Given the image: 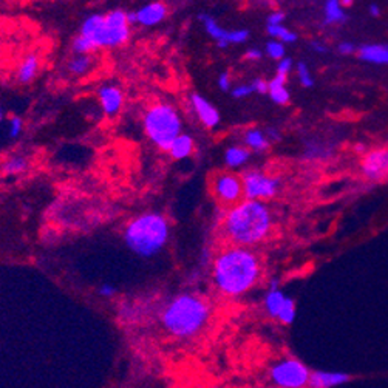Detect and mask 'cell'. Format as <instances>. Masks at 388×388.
<instances>
[{
  "label": "cell",
  "instance_id": "obj_42",
  "mask_svg": "<svg viewBox=\"0 0 388 388\" xmlns=\"http://www.w3.org/2000/svg\"><path fill=\"white\" fill-rule=\"evenodd\" d=\"M3 119V112H2V108H0V122H2Z\"/></svg>",
  "mask_w": 388,
  "mask_h": 388
},
{
  "label": "cell",
  "instance_id": "obj_22",
  "mask_svg": "<svg viewBox=\"0 0 388 388\" xmlns=\"http://www.w3.org/2000/svg\"><path fill=\"white\" fill-rule=\"evenodd\" d=\"M244 144H246L249 151L263 152L268 149L269 141L264 132L258 130V128H249V130L244 133Z\"/></svg>",
  "mask_w": 388,
  "mask_h": 388
},
{
  "label": "cell",
  "instance_id": "obj_20",
  "mask_svg": "<svg viewBox=\"0 0 388 388\" xmlns=\"http://www.w3.org/2000/svg\"><path fill=\"white\" fill-rule=\"evenodd\" d=\"M30 167V162L28 160L25 158L22 155H12L8 156L3 162L2 166H0V172L3 175H8V176H16L20 174H25L26 170Z\"/></svg>",
  "mask_w": 388,
  "mask_h": 388
},
{
  "label": "cell",
  "instance_id": "obj_11",
  "mask_svg": "<svg viewBox=\"0 0 388 388\" xmlns=\"http://www.w3.org/2000/svg\"><path fill=\"white\" fill-rule=\"evenodd\" d=\"M362 174L370 181H382L388 176V151L376 149L364 156Z\"/></svg>",
  "mask_w": 388,
  "mask_h": 388
},
{
  "label": "cell",
  "instance_id": "obj_19",
  "mask_svg": "<svg viewBox=\"0 0 388 388\" xmlns=\"http://www.w3.org/2000/svg\"><path fill=\"white\" fill-rule=\"evenodd\" d=\"M192 152H194V140L192 136H189L186 133L180 135L169 149L170 156L175 160H185L187 156L192 155Z\"/></svg>",
  "mask_w": 388,
  "mask_h": 388
},
{
  "label": "cell",
  "instance_id": "obj_36",
  "mask_svg": "<svg viewBox=\"0 0 388 388\" xmlns=\"http://www.w3.org/2000/svg\"><path fill=\"white\" fill-rule=\"evenodd\" d=\"M251 84H253L255 93H267L268 92V83H264L263 79H254Z\"/></svg>",
  "mask_w": 388,
  "mask_h": 388
},
{
  "label": "cell",
  "instance_id": "obj_23",
  "mask_svg": "<svg viewBox=\"0 0 388 388\" xmlns=\"http://www.w3.org/2000/svg\"><path fill=\"white\" fill-rule=\"evenodd\" d=\"M323 16H325V24L328 25L344 24L346 20L344 6L340 5V2H337V0H328V2L325 3Z\"/></svg>",
  "mask_w": 388,
  "mask_h": 388
},
{
  "label": "cell",
  "instance_id": "obj_34",
  "mask_svg": "<svg viewBox=\"0 0 388 388\" xmlns=\"http://www.w3.org/2000/svg\"><path fill=\"white\" fill-rule=\"evenodd\" d=\"M219 87L221 88L223 92H228L229 88H230V76H229L228 71L221 73L220 76H219Z\"/></svg>",
  "mask_w": 388,
  "mask_h": 388
},
{
  "label": "cell",
  "instance_id": "obj_32",
  "mask_svg": "<svg viewBox=\"0 0 388 388\" xmlns=\"http://www.w3.org/2000/svg\"><path fill=\"white\" fill-rule=\"evenodd\" d=\"M292 68V60L288 58H283L282 60H278L277 64V74H283V76H288Z\"/></svg>",
  "mask_w": 388,
  "mask_h": 388
},
{
  "label": "cell",
  "instance_id": "obj_24",
  "mask_svg": "<svg viewBox=\"0 0 388 388\" xmlns=\"http://www.w3.org/2000/svg\"><path fill=\"white\" fill-rule=\"evenodd\" d=\"M288 297H285L283 292L280 289H269L264 298V308H267L268 314L271 317H278V312L282 311L285 302H287Z\"/></svg>",
  "mask_w": 388,
  "mask_h": 388
},
{
  "label": "cell",
  "instance_id": "obj_25",
  "mask_svg": "<svg viewBox=\"0 0 388 388\" xmlns=\"http://www.w3.org/2000/svg\"><path fill=\"white\" fill-rule=\"evenodd\" d=\"M67 68L68 73L73 74V76H84V74L90 71V68H93V58L74 54V56L68 60Z\"/></svg>",
  "mask_w": 388,
  "mask_h": 388
},
{
  "label": "cell",
  "instance_id": "obj_16",
  "mask_svg": "<svg viewBox=\"0 0 388 388\" xmlns=\"http://www.w3.org/2000/svg\"><path fill=\"white\" fill-rule=\"evenodd\" d=\"M359 58L364 62L376 64V65H388V45L382 44H369L362 45L359 49Z\"/></svg>",
  "mask_w": 388,
  "mask_h": 388
},
{
  "label": "cell",
  "instance_id": "obj_4",
  "mask_svg": "<svg viewBox=\"0 0 388 388\" xmlns=\"http://www.w3.org/2000/svg\"><path fill=\"white\" fill-rule=\"evenodd\" d=\"M170 237L169 220L158 212L141 214L124 229L126 246L140 257H153L166 248Z\"/></svg>",
  "mask_w": 388,
  "mask_h": 388
},
{
  "label": "cell",
  "instance_id": "obj_38",
  "mask_svg": "<svg viewBox=\"0 0 388 388\" xmlns=\"http://www.w3.org/2000/svg\"><path fill=\"white\" fill-rule=\"evenodd\" d=\"M355 45H353L351 42H342L339 45V51L342 53V54H351V53H355Z\"/></svg>",
  "mask_w": 388,
  "mask_h": 388
},
{
  "label": "cell",
  "instance_id": "obj_39",
  "mask_svg": "<svg viewBox=\"0 0 388 388\" xmlns=\"http://www.w3.org/2000/svg\"><path fill=\"white\" fill-rule=\"evenodd\" d=\"M264 135H267L268 141H269V140H272V141L278 140V130H277V128L269 127V128H267V130H264Z\"/></svg>",
  "mask_w": 388,
  "mask_h": 388
},
{
  "label": "cell",
  "instance_id": "obj_18",
  "mask_svg": "<svg viewBox=\"0 0 388 388\" xmlns=\"http://www.w3.org/2000/svg\"><path fill=\"white\" fill-rule=\"evenodd\" d=\"M287 78L283 74H276L274 79L268 83V93L276 104L285 106L289 102V92L287 88Z\"/></svg>",
  "mask_w": 388,
  "mask_h": 388
},
{
  "label": "cell",
  "instance_id": "obj_12",
  "mask_svg": "<svg viewBox=\"0 0 388 388\" xmlns=\"http://www.w3.org/2000/svg\"><path fill=\"white\" fill-rule=\"evenodd\" d=\"M98 99L107 117H117L124 104V94L117 85H102L98 90Z\"/></svg>",
  "mask_w": 388,
  "mask_h": 388
},
{
  "label": "cell",
  "instance_id": "obj_28",
  "mask_svg": "<svg viewBox=\"0 0 388 388\" xmlns=\"http://www.w3.org/2000/svg\"><path fill=\"white\" fill-rule=\"evenodd\" d=\"M267 53L271 59H283L285 56V47L280 40H271L267 45Z\"/></svg>",
  "mask_w": 388,
  "mask_h": 388
},
{
  "label": "cell",
  "instance_id": "obj_7",
  "mask_svg": "<svg viewBox=\"0 0 388 388\" xmlns=\"http://www.w3.org/2000/svg\"><path fill=\"white\" fill-rule=\"evenodd\" d=\"M308 366L297 359H283L271 369V379L280 388H303L310 384Z\"/></svg>",
  "mask_w": 388,
  "mask_h": 388
},
{
  "label": "cell",
  "instance_id": "obj_3",
  "mask_svg": "<svg viewBox=\"0 0 388 388\" xmlns=\"http://www.w3.org/2000/svg\"><path fill=\"white\" fill-rule=\"evenodd\" d=\"M210 317V306L196 294H178L162 310L161 323L175 337L187 339L200 332Z\"/></svg>",
  "mask_w": 388,
  "mask_h": 388
},
{
  "label": "cell",
  "instance_id": "obj_6",
  "mask_svg": "<svg viewBox=\"0 0 388 388\" xmlns=\"http://www.w3.org/2000/svg\"><path fill=\"white\" fill-rule=\"evenodd\" d=\"M142 127H144L147 138L161 151L167 152L172 142L183 135L180 113L167 102H156L149 107L142 117Z\"/></svg>",
  "mask_w": 388,
  "mask_h": 388
},
{
  "label": "cell",
  "instance_id": "obj_17",
  "mask_svg": "<svg viewBox=\"0 0 388 388\" xmlns=\"http://www.w3.org/2000/svg\"><path fill=\"white\" fill-rule=\"evenodd\" d=\"M40 70V60L36 54H28L17 68V81L22 84H30L37 76Z\"/></svg>",
  "mask_w": 388,
  "mask_h": 388
},
{
  "label": "cell",
  "instance_id": "obj_29",
  "mask_svg": "<svg viewBox=\"0 0 388 388\" xmlns=\"http://www.w3.org/2000/svg\"><path fill=\"white\" fill-rule=\"evenodd\" d=\"M297 74H298V81L303 87H311L312 85V76L310 73V68L305 62H298L297 64Z\"/></svg>",
  "mask_w": 388,
  "mask_h": 388
},
{
  "label": "cell",
  "instance_id": "obj_33",
  "mask_svg": "<svg viewBox=\"0 0 388 388\" xmlns=\"http://www.w3.org/2000/svg\"><path fill=\"white\" fill-rule=\"evenodd\" d=\"M99 294L102 296V297H113L115 294H117V288L113 287V285H110V283H104V285H101L99 287Z\"/></svg>",
  "mask_w": 388,
  "mask_h": 388
},
{
  "label": "cell",
  "instance_id": "obj_9",
  "mask_svg": "<svg viewBox=\"0 0 388 388\" xmlns=\"http://www.w3.org/2000/svg\"><path fill=\"white\" fill-rule=\"evenodd\" d=\"M210 189L217 200L224 206H235L243 199V183L240 176L229 172L215 174L210 181Z\"/></svg>",
  "mask_w": 388,
  "mask_h": 388
},
{
  "label": "cell",
  "instance_id": "obj_2",
  "mask_svg": "<svg viewBox=\"0 0 388 388\" xmlns=\"http://www.w3.org/2000/svg\"><path fill=\"white\" fill-rule=\"evenodd\" d=\"M221 228L233 246L249 249L267 240L271 234V210L262 201L243 200L224 214Z\"/></svg>",
  "mask_w": 388,
  "mask_h": 388
},
{
  "label": "cell",
  "instance_id": "obj_5",
  "mask_svg": "<svg viewBox=\"0 0 388 388\" xmlns=\"http://www.w3.org/2000/svg\"><path fill=\"white\" fill-rule=\"evenodd\" d=\"M79 36L85 37L94 50L124 45L130 37L127 12L118 8L110 10L106 15L88 16L81 25Z\"/></svg>",
  "mask_w": 388,
  "mask_h": 388
},
{
  "label": "cell",
  "instance_id": "obj_21",
  "mask_svg": "<svg viewBox=\"0 0 388 388\" xmlns=\"http://www.w3.org/2000/svg\"><path fill=\"white\" fill-rule=\"evenodd\" d=\"M251 158V152L248 147H243V146H233L229 147L226 153H224V161H226V165L233 169L237 167H242L243 165H246Z\"/></svg>",
  "mask_w": 388,
  "mask_h": 388
},
{
  "label": "cell",
  "instance_id": "obj_26",
  "mask_svg": "<svg viewBox=\"0 0 388 388\" xmlns=\"http://www.w3.org/2000/svg\"><path fill=\"white\" fill-rule=\"evenodd\" d=\"M267 30L269 33V36L278 39L282 44L296 42V40H297V34L287 30L283 25H268Z\"/></svg>",
  "mask_w": 388,
  "mask_h": 388
},
{
  "label": "cell",
  "instance_id": "obj_13",
  "mask_svg": "<svg viewBox=\"0 0 388 388\" xmlns=\"http://www.w3.org/2000/svg\"><path fill=\"white\" fill-rule=\"evenodd\" d=\"M190 102H192V108L196 113V117L203 122V126H206L208 128H215L220 124V113L217 110L215 106L210 104V102L201 96L199 93H194L190 96Z\"/></svg>",
  "mask_w": 388,
  "mask_h": 388
},
{
  "label": "cell",
  "instance_id": "obj_14",
  "mask_svg": "<svg viewBox=\"0 0 388 388\" xmlns=\"http://www.w3.org/2000/svg\"><path fill=\"white\" fill-rule=\"evenodd\" d=\"M167 16V6L161 2H152L140 10H136V24L142 26H153L166 19Z\"/></svg>",
  "mask_w": 388,
  "mask_h": 388
},
{
  "label": "cell",
  "instance_id": "obj_10",
  "mask_svg": "<svg viewBox=\"0 0 388 388\" xmlns=\"http://www.w3.org/2000/svg\"><path fill=\"white\" fill-rule=\"evenodd\" d=\"M204 30L212 37L220 49H226L229 44H243L249 37L248 30H224L217 20L209 15H200Z\"/></svg>",
  "mask_w": 388,
  "mask_h": 388
},
{
  "label": "cell",
  "instance_id": "obj_8",
  "mask_svg": "<svg viewBox=\"0 0 388 388\" xmlns=\"http://www.w3.org/2000/svg\"><path fill=\"white\" fill-rule=\"evenodd\" d=\"M243 183V195L246 200L253 201H264L271 200L277 195L280 189V181L274 176H269L258 170H251L242 176Z\"/></svg>",
  "mask_w": 388,
  "mask_h": 388
},
{
  "label": "cell",
  "instance_id": "obj_1",
  "mask_svg": "<svg viewBox=\"0 0 388 388\" xmlns=\"http://www.w3.org/2000/svg\"><path fill=\"white\" fill-rule=\"evenodd\" d=\"M260 260L248 248L228 246L214 258V285L223 296L240 297L246 294L260 280Z\"/></svg>",
  "mask_w": 388,
  "mask_h": 388
},
{
  "label": "cell",
  "instance_id": "obj_37",
  "mask_svg": "<svg viewBox=\"0 0 388 388\" xmlns=\"http://www.w3.org/2000/svg\"><path fill=\"white\" fill-rule=\"evenodd\" d=\"M263 56V51L260 49H257V47H253V49H249L246 51V59H251V60H258V59H262Z\"/></svg>",
  "mask_w": 388,
  "mask_h": 388
},
{
  "label": "cell",
  "instance_id": "obj_40",
  "mask_svg": "<svg viewBox=\"0 0 388 388\" xmlns=\"http://www.w3.org/2000/svg\"><path fill=\"white\" fill-rule=\"evenodd\" d=\"M311 49L317 53H325L326 47H323L321 42H311Z\"/></svg>",
  "mask_w": 388,
  "mask_h": 388
},
{
  "label": "cell",
  "instance_id": "obj_35",
  "mask_svg": "<svg viewBox=\"0 0 388 388\" xmlns=\"http://www.w3.org/2000/svg\"><path fill=\"white\" fill-rule=\"evenodd\" d=\"M283 20H285L283 12L282 11H274L268 17V25H282Z\"/></svg>",
  "mask_w": 388,
  "mask_h": 388
},
{
  "label": "cell",
  "instance_id": "obj_31",
  "mask_svg": "<svg viewBox=\"0 0 388 388\" xmlns=\"http://www.w3.org/2000/svg\"><path fill=\"white\" fill-rule=\"evenodd\" d=\"M251 93H254L253 84H240L233 90V96L234 98H248Z\"/></svg>",
  "mask_w": 388,
  "mask_h": 388
},
{
  "label": "cell",
  "instance_id": "obj_41",
  "mask_svg": "<svg viewBox=\"0 0 388 388\" xmlns=\"http://www.w3.org/2000/svg\"><path fill=\"white\" fill-rule=\"evenodd\" d=\"M370 15L374 16V17H378L380 15V11H379V6L378 5H371L370 6Z\"/></svg>",
  "mask_w": 388,
  "mask_h": 388
},
{
  "label": "cell",
  "instance_id": "obj_27",
  "mask_svg": "<svg viewBox=\"0 0 388 388\" xmlns=\"http://www.w3.org/2000/svg\"><path fill=\"white\" fill-rule=\"evenodd\" d=\"M277 319L282 323H285V325H289V323L294 322V319H296V305H294V301H292V298H287V302H285L282 311L278 312V317Z\"/></svg>",
  "mask_w": 388,
  "mask_h": 388
},
{
  "label": "cell",
  "instance_id": "obj_15",
  "mask_svg": "<svg viewBox=\"0 0 388 388\" xmlns=\"http://www.w3.org/2000/svg\"><path fill=\"white\" fill-rule=\"evenodd\" d=\"M350 374L342 371H314L311 373L310 388H332L350 382Z\"/></svg>",
  "mask_w": 388,
  "mask_h": 388
},
{
  "label": "cell",
  "instance_id": "obj_30",
  "mask_svg": "<svg viewBox=\"0 0 388 388\" xmlns=\"http://www.w3.org/2000/svg\"><path fill=\"white\" fill-rule=\"evenodd\" d=\"M24 130V121L19 117H12L10 119V136L11 138H17V136Z\"/></svg>",
  "mask_w": 388,
  "mask_h": 388
}]
</instances>
